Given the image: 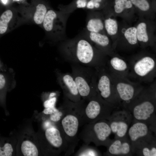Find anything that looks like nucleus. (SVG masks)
<instances>
[{
	"mask_svg": "<svg viewBox=\"0 0 156 156\" xmlns=\"http://www.w3.org/2000/svg\"><path fill=\"white\" fill-rule=\"evenodd\" d=\"M56 98L53 96L49 97V99L45 101L44 103V106L45 108L55 107L56 101Z\"/></svg>",
	"mask_w": 156,
	"mask_h": 156,
	"instance_id": "7c9ffc66",
	"label": "nucleus"
},
{
	"mask_svg": "<svg viewBox=\"0 0 156 156\" xmlns=\"http://www.w3.org/2000/svg\"><path fill=\"white\" fill-rule=\"evenodd\" d=\"M5 69L4 68L3 65L0 60V71L3 70Z\"/></svg>",
	"mask_w": 156,
	"mask_h": 156,
	"instance_id": "473e14b6",
	"label": "nucleus"
},
{
	"mask_svg": "<svg viewBox=\"0 0 156 156\" xmlns=\"http://www.w3.org/2000/svg\"><path fill=\"white\" fill-rule=\"evenodd\" d=\"M96 89L98 94L101 97L112 105L110 99L111 98L113 105L114 107L112 99V93L110 80L107 75L104 74L100 75L96 86Z\"/></svg>",
	"mask_w": 156,
	"mask_h": 156,
	"instance_id": "ddd939ff",
	"label": "nucleus"
},
{
	"mask_svg": "<svg viewBox=\"0 0 156 156\" xmlns=\"http://www.w3.org/2000/svg\"><path fill=\"white\" fill-rule=\"evenodd\" d=\"M85 125L79 138L86 144L92 142L96 146L107 147L112 141L110 138L112 132L107 120H101Z\"/></svg>",
	"mask_w": 156,
	"mask_h": 156,
	"instance_id": "7ed1b4c3",
	"label": "nucleus"
},
{
	"mask_svg": "<svg viewBox=\"0 0 156 156\" xmlns=\"http://www.w3.org/2000/svg\"><path fill=\"white\" fill-rule=\"evenodd\" d=\"M124 36L130 44H136L138 42L137 36L136 28L131 27L128 28L125 31L124 34Z\"/></svg>",
	"mask_w": 156,
	"mask_h": 156,
	"instance_id": "a878e982",
	"label": "nucleus"
},
{
	"mask_svg": "<svg viewBox=\"0 0 156 156\" xmlns=\"http://www.w3.org/2000/svg\"><path fill=\"white\" fill-rule=\"evenodd\" d=\"M116 109L107 120L112 133L115 138H122L126 136L133 118L130 112L124 108Z\"/></svg>",
	"mask_w": 156,
	"mask_h": 156,
	"instance_id": "423d86ee",
	"label": "nucleus"
},
{
	"mask_svg": "<svg viewBox=\"0 0 156 156\" xmlns=\"http://www.w3.org/2000/svg\"><path fill=\"white\" fill-rule=\"evenodd\" d=\"M76 155L80 156H94L101 155L99 151L94 148L86 144L80 149Z\"/></svg>",
	"mask_w": 156,
	"mask_h": 156,
	"instance_id": "393cba45",
	"label": "nucleus"
},
{
	"mask_svg": "<svg viewBox=\"0 0 156 156\" xmlns=\"http://www.w3.org/2000/svg\"><path fill=\"white\" fill-rule=\"evenodd\" d=\"M108 156H132L133 155L131 143L126 135L115 138L107 147Z\"/></svg>",
	"mask_w": 156,
	"mask_h": 156,
	"instance_id": "1a4fd4ad",
	"label": "nucleus"
},
{
	"mask_svg": "<svg viewBox=\"0 0 156 156\" xmlns=\"http://www.w3.org/2000/svg\"></svg>",
	"mask_w": 156,
	"mask_h": 156,
	"instance_id": "f704fd0d",
	"label": "nucleus"
},
{
	"mask_svg": "<svg viewBox=\"0 0 156 156\" xmlns=\"http://www.w3.org/2000/svg\"><path fill=\"white\" fill-rule=\"evenodd\" d=\"M14 73L9 69L0 71V103L4 104L7 92L16 85Z\"/></svg>",
	"mask_w": 156,
	"mask_h": 156,
	"instance_id": "9b49d317",
	"label": "nucleus"
},
{
	"mask_svg": "<svg viewBox=\"0 0 156 156\" xmlns=\"http://www.w3.org/2000/svg\"><path fill=\"white\" fill-rule=\"evenodd\" d=\"M1 0L2 2H3V3L5 4L8 1V0Z\"/></svg>",
	"mask_w": 156,
	"mask_h": 156,
	"instance_id": "72a5a7b5",
	"label": "nucleus"
},
{
	"mask_svg": "<svg viewBox=\"0 0 156 156\" xmlns=\"http://www.w3.org/2000/svg\"><path fill=\"white\" fill-rule=\"evenodd\" d=\"M59 50L66 60L76 64L88 66L95 58L94 50L91 42L81 32L72 39L60 42Z\"/></svg>",
	"mask_w": 156,
	"mask_h": 156,
	"instance_id": "f257e3e1",
	"label": "nucleus"
},
{
	"mask_svg": "<svg viewBox=\"0 0 156 156\" xmlns=\"http://www.w3.org/2000/svg\"><path fill=\"white\" fill-rule=\"evenodd\" d=\"M48 10L45 5L40 3L36 7L34 16V20L37 24H42L46 14Z\"/></svg>",
	"mask_w": 156,
	"mask_h": 156,
	"instance_id": "412c9836",
	"label": "nucleus"
},
{
	"mask_svg": "<svg viewBox=\"0 0 156 156\" xmlns=\"http://www.w3.org/2000/svg\"><path fill=\"white\" fill-rule=\"evenodd\" d=\"M89 0H73L67 5L61 4L59 8L61 11L70 14L78 8L85 9L88 2Z\"/></svg>",
	"mask_w": 156,
	"mask_h": 156,
	"instance_id": "a211bd4d",
	"label": "nucleus"
},
{
	"mask_svg": "<svg viewBox=\"0 0 156 156\" xmlns=\"http://www.w3.org/2000/svg\"><path fill=\"white\" fill-rule=\"evenodd\" d=\"M81 33L90 42L102 47L107 46L109 43L108 37L105 34L100 33L90 32L85 29Z\"/></svg>",
	"mask_w": 156,
	"mask_h": 156,
	"instance_id": "dca6fc26",
	"label": "nucleus"
},
{
	"mask_svg": "<svg viewBox=\"0 0 156 156\" xmlns=\"http://www.w3.org/2000/svg\"><path fill=\"white\" fill-rule=\"evenodd\" d=\"M21 150L25 156L38 155V151L37 147L34 144L29 141L26 140L22 142Z\"/></svg>",
	"mask_w": 156,
	"mask_h": 156,
	"instance_id": "6ab92c4d",
	"label": "nucleus"
},
{
	"mask_svg": "<svg viewBox=\"0 0 156 156\" xmlns=\"http://www.w3.org/2000/svg\"><path fill=\"white\" fill-rule=\"evenodd\" d=\"M155 137L135 142L132 144L133 155L138 156H156Z\"/></svg>",
	"mask_w": 156,
	"mask_h": 156,
	"instance_id": "9d476101",
	"label": "nucleus"
},
{
	"mask_svg": "<svg viewBox=\"0 0 156 156\" xmlns=\"http://www.w3.org/2000/svg\"><path fill=\"white\" fill-rule=\"evenodd\" d=\"M133 5L130 0H114V8L117 13L122 12L125 9L132 8Z\"/></svg>",
	"mask_w": 156,
	"mask_h": 156,
	"instance_id": "4be33fe9",
	"label": "nucleus"
},
{
	"mask_svg": "<svg viewBox=\"0 0 156 156\" xmlns=\"http://www.w3.org/2000/svg\"><path fill=\"white\" fill-rule=\"evenodd\" d=\"M46 139L49 143L54 147L62 150H67V146L62 132L57 129L51 128L45 132Z\"/></svg>",
	"mask_w": 156,
	"mask_h": 156,
	"instance_id": "f8f14e48",
	"label": "nucleus"
},
{
	"mask_svg": "<svg viewBox=\"0 0 156 156\" xmlns=\"http://www.w3.org/2000/svg\"><path fill=\"white\" fill-rule=\"evenodd\" d=\"M107 0H89L88 2L85 10H92L100 8L105 4Z\"/></svg>",
	"mask_w": 156,
	"mask_h": 156,
	"instance_id": "cd10ccee",
	"label": "nucleus"
},
{
	"mask_svg": "<svg viewBox=\"0 0 156 156\" xmlns=\"http://www.w3.org/2000/svg\"><path fill=\"white\" fill-rule=\"evenodd\" d=\"M155 62L151 57L146 56L138 61L135 64L134 70L135 73L140 76H144L154 68Z\"/></svg>",
	"mask_w": 156,
	"mask_h": 156,
	"instance_id": "4468645a",
	"label": "nucleus"
},
{
	"mask_svg": "<svg viewBox=\"0 0 156 156\" xmlns=\"http://www.w3.org/2000/svg\"><path fill=\"white\" fill-rule=\"evenodd\" d=\"M104 27L108 34H116L118 30V25L116 20L110 18L105 19L104 21Z\"/></svg>",
	"mask_w": 156,
	"mask_h": 156,
	"instance_id": "b1692460",
	"label": "nucleus"
},
{
	"mask_svg": "<svg viewBox=\"0 0 156 156\" xmlns=\"http://www.w3.org/2000/svg\"><path fill=\"white\" fill-rule=\"evenodd\" d=\"M131 124V126L129 128L127 134L131 144L138 141L155 137L153 135L154 132L145 123L132 121Z\"/></svg>",
	"mask_w": 156,
	"mask_h": 156,
	"instance_id": "6e6552de",
	"label": "nucleus"
},
{
	"mask_svg": "<svg viewBox=\"0 0 156 156\" xmlns=\"http://www.w3.org/2000/svg\"><path fill=\"white\" fill-rule=\"evenodd\" d=\"M72 74L82 99L88 100L98 93L89 69L77 64L71 66Z\"/></svg>",
	"mask_w": 156,
	"mask_h": 156,
	"instance_id": "20e7f679",
	"label": "nucleus"
},
{
	"mask_svg": "<svg viewBox=\"0 0 156 156\" xmlns=\"http://www.w3.org/2000/svg\"><path fill=\"white\" fill-rule=\"evenodd\" d=\"M13 150L10 144L5 143L3 146H0V156H11Z\"/></svg>",
	"mask_w": 156,
	"mask_h": 156,
	"instance_id": "c85d7f7f",
	"label": "nucleus"
},
{
	"mask_svg": "<svg viewBox=\"0 0 156 156\" xmlns=\"http://www.w3.org/2000/svg\"><path fill=\"white\" fill-rule=\"evenodd\" d=\"M64 113L62 111L58 109L57 111L50 115V120L54 122H57L61 120L63 116Z\"/></svg>",
	"mask_w": 156,
	"mask_h": 156,
	"instance_id": "c756f323",
	"label": "nucleus"
},
{
	"mask_svg": "<svg viewBox=\"0 0 156 156\" xmlns=\"http://www.w3.org/2000/svg\"><path fill=\"white\" fill-rule=\"evenodd\" d=\"M88 13L85 29L90 32L100 33L103 30L104 27L102 19L92 16L89 12Z\"/></svg>",
	"mask_w": 156,
	"mask_h": 156,
	"instance_id": "f3484780",
	"label": "nucleus"
},
{
	"mask_svg": "<svg viewBox=\"0 0 156 156\" xmlns=\"http://www.w3.org/2000/svg\"><path fill=\"white\" fill-rule=\"evenodd\" d=\"M110 63L113 68L117 70L124 71L127 68L126 62L123 60L116 57L112 58Z\"/></svg>",
	"mask_w": 156,
	"mask_h": 156,
	"instance_id": "bb28decb",
	"label": "nucleus"
},
{
	"mask_svg": "<svg viewBox=\"0 0 156 156\" xmlns=\"http://www.w3.org/2000/svg\"><path fill=\"white\" fill-rule=\"evenodd\" d=\"M58 109L55 107L45 108L43 112L45 114L50 115L58 110Z\"/></svg>",
	"mask_w": 156,
	"mask_h": 156,
	"instance_id": "2f4dec72",
	"label": "nucleus"
},
{
	"mask_svg": "<svg viewBox=\"0 0 156 156\" xmlns=\"http://www.w3.org/2000/svg\"><path fill=\"white\" fill-rule=\"evenodd\" d=\"M13 13L10 10L4 12L0 17V34H4L6 31L8 23L12 18Z\"/></svg>",
	"mask_w": 156,
	"mask_h": 156,
	"instance_id": "aec40b11",
	"label": "nucleus"
},
{
	"mask_svg": "<svg viewBox=\"0 0 156 156\" xmlns=\"http://www.w3.org/2000/svg\"><path fill=\"white\" fill-rule=\"evenodd\" d=\"M138 40L146 42L148 41V37L146 31V24L144 22L139 23L136 28Z\"/></svg>",
	"mask_w": 156,
	"mask_h": 156,
	"instance_id": "5701e85b",
	"label": "nucleus"
},
{
	"mask_svg": "<svg viewBox=\"0 0 156 156\" xmlns=\"http://www.w3.org/2000/svg\"><path fill=\"white\" fill-rule=\"evenodd\" d=\"M116 90L120 98L124 102L128 103L134 97L135 91L133 86L128 83L120 82L116 86Z\"/></svg>",
	"mask_w": 156,
	"mask_h": 156,
	"instance_id": "2eb2a0df",
	"label": "nucleus"
},
{
	"mask_svg": "<svg viewBox=\"0 0 156 156\" xmlns=\"http://www.w3.org/2000/svg\"><path fill=\"white\" fill-rule=\"evenodd\" d=\"M57 81L62 89L64 97L74 103L80 102L81 97L71 74L64 73L58 69L55 70Z\"/></svg>",
	"mask_w": 156,
	"mask_h": 156,
	"instance_id": "0eeeda50",
	"label": "nucleus"
},
{
	"mask_svg": "<svg viewBox=\"0 0 156 156\" xmlns=\"http://www.w3.org/2000/svg\"><path fill=\"white\" fill-rule=\"evenodd\" d=\"M66 110L67 114L61 119V130L67 145V151L70 153L74 150L78 141L77 134L80 119L75 111L68 109Z\"/></svg>",
	"mask_w": 156,
	"mask_h": 156,
	"instance_id": "39448f33",
	"label": "nucleus"
},
{
	"mask_svg": "<svg viewBox=\"0 0 156 156\" xmlns=\"http://www.w3.org/2000/svg\"><path fill=\"white\" fill-rule=\"evenodd\" d=\"M86 101V100H85ZM86 104L82 100L80 111V125L92 123L101 120H108L117 108L102 99L97 94Z\"/></svg>",
	"mask_w": 156,
	"mask_h": 156,
	"instance_id": "f03ea898",
	"label": "nucleus"
}]
</instances>
